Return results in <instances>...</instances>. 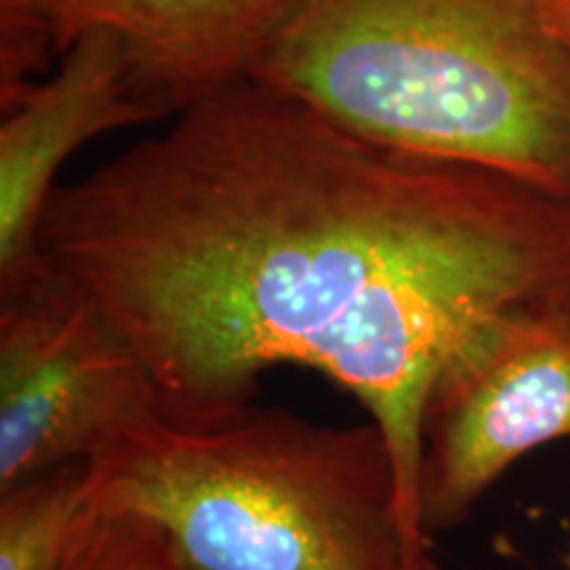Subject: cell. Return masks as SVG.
Instances as JSON below:
<instances>
[{"label":"cell","mask_w":570,"mask_h":570,"mask_svg":"<svg viewBox=\"0 0 570 570\" xmlns=\"http://www.w3.org/2000/svg\"><path fill=\"white\" fill-rule=\"evenodd\" d=\"M38 252L138 352L164 425L238 417L277 365L352 394L420 533L433 375L491 317L570 302V202L365 140L254 80L59 185Z\"/></svg>","instance_id":"6da1fadb"},{"label":"cell","mask_w":570,"mask_h":570,"mask_svg":"<svg viewBox=\"0 0 570 570\" xmlns=\"http://www.w3.org/2000/svg\"><path fill=\"white\" fill-rule=\"evenodd\" d=\"M248 80L365 140L570 202V51L544 0H296Z\"/></svg>","instance_id":"7a4b0ae2"},{"label":"cell","mask_w":570,"mask_h":570,"mask_svg":"<svg viewBox=\"0 0 570 570\" xmlns=\"http://www.w3.org/2000/svg\"><path fill=\"white\" fill-rule=\"evenodd\" d=\"M90 497L159 525L183 570H444L370 417L252 404L206 431L156 420L90 460Z\"/></svg>","instance_id":"3957f363"},{"label":"cell","mask_w":570,"mask_h":570,"mask_svg":"<svg viewBox=\"0 0 570 570\" xmlns=\"http://www.w3.org/2000/svg\"><path fill=\"white\" fill-rule=\"evenodd\" d=\"M156 420L146 365L80 288L42 256L0 277V491Z\"/></svg>","instance_id":"277c9868"},{"label":"cell","mask_w":570,"mask_h":570,"mask_svg":"<svg viewBox=\"0 0 570 570\" xmlns=\"http://www.w3.org/2000/svg\"><path fill=\"white\" fill-rule=\"evenodd\" d=\"M570 436V302L491 317L433 375L420 410L417 518L460 529L499 475Z\"/></svg>","instance_id":"5b68a950"},{"label":"cell","mask_w":570,"mask_h":570,"mask_svg":"<svg viewBox=\"0 0 570 570\" xmlns=\"http://www.w3.org/2000/svg\"><path fill=\"white\" fill-rule=\"evenodd\" d=\"M0 277L40 256L38 235L56 175L96 135L167 117L125 46L109 32L77 38L48 80L0 96Z\"/></svg>","instance_id":"8992f818"},{"label":"cell","mask_w":570,"mask_h":570,"mask_svg":"<svg viewBox=\"0 0 570 570\" xmlns=\"http://www.w3.org/2000/svg\"><path fill=\"white\" fill-rule=\"evenodd\" d=\"M296 0H53L59 56L85 32L125 46L142 88L180 114L252 77Z\"/></svg>","instance_id":"52a82bcc"},{"label":"cell","mask_w":570,"mask_h":570,"mask_svg":"<svg viewBox=\"0 0 570 570\" xmlns=\"http://www.w3.org/2000/svg\"><path fill=\"white\" fill-rule=\"evenodd\" d=\"M96 512L90 462H69L0 491V570H59Z\"/></svg>","instance_id":"ba28073f"},{"label":"cell","mask_w":570,"mask_h":570,"mask_svg":"<svg viewBox=\"0 0 570 570\" xmlns=\"http://www.w3.org/2000/svg\"><path fill=\"white\" fill-rule=\"evenodd\" d=\"M59 570H183L167 533L135 512H92Z\"/></svg>","instance_id":"9c48e42d"},{"label":"cell","mask_w":570,"mask_h":570,"mask_svg":"<svg viewBox=\"0 0 570 570\" xmlns=\"http://www.w3.org/2000/svg\"><path fill=\"white\" fill-rule=\"evenodd\" d=\"M53 56V0H0V96L35 82Z\"/></svg>","instance_id":"30bf717a"},{"label":"cell","mask_w":570,"mask_h":570,"mask_svg":"<svg viewBox=\"0 0 570 570\" xmlns=\"http://www.w3.org/2000/svg\"><path fill=\"white\" fill-rule=\"evenodd\" d=\"M544 13L552 32L566 42L570 51V0H544Z\"/></svg>","instance_id":"8fae6325"},{"label":"cell","mask_w":570,"mask_h":570,"mask_svg":"<svg viewBox=\"0 0 570 570\" xmlns=\"http://www.w3.org/2000/svg\"><path fill=\"white\" fill-rule=\"evenodd\" d=\"M566 562H568V568H570V552H568V558H566Z\"/></svg>","instance_id":"7c38bea8"}]
</instances>
